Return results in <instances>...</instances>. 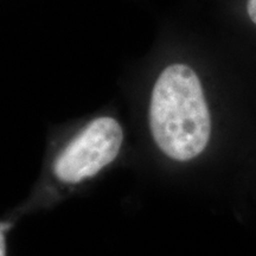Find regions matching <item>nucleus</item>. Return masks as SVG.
Segmentation results:
<instances>
[{
  "mask_svg": "<svg viewBox=\"0 0 256 256\" xmlns=\"http://www.w3.org/2000/svg\"><path fill=\"white\" fill-rule=\"evenodd\" d=\"M150 127L160 151L176 162L202 154L211 136V116L196 70L174 62L158 74L150 92Z\"/></svg>",
  "mask_w": 256,
  "mask_h": 256,
  "instance_id": "1",
  "label": "nucleus"
},
{
  "mask_svg": "<svg viewBox=\"0 0 256 256\" xmlns=\"http://www.w3.org/2000/svg\"><path fill=\"white\" fill-rule=\"evenodd\" d=\"M122 142L124 130L119 120L110 115L95 118L56 156V178L64 184H78L95 177L118 158Z\"/></svg>",
  "mask_w": 256,
  "mask_h": 256,
  "instance_id": "2",
  "label": "nucleus"
},
{
  "mask_svg": "<svg viewBox=\"0 0 256 256\" xmlns=\"http://www.w3.org/2000/svg\"><path fill=\"white\" fill-rule=\"evenodd\" d=\"M10 228V223L0 222V256H6V232Z\"/></svg>",
  "mask_w": 256,
  "mask_h": 256,
  "instance_id": "3",
  "label": "nucleus"
},
{
  "mask_svg": "<svg viewBox=\"0 0 256 256\" xmlns=\"http://www.w3.org/2000/svg\"><path fill=\"white\" fill-rule=\"evenodd\" d=\"M247 14L250 20L256 25V0H247Z\"/></svg>",
  "mask_w": 256,
  "mask_h": 256,
  "instance_id": "4",
  "label": "nucleus"
}]
</instances>
